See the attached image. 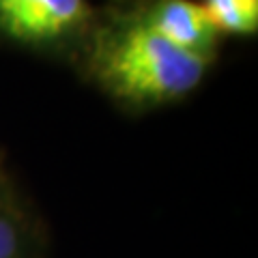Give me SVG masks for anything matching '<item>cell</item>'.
Returning a JSON list of instances; mask_svg holds the SVG:
<instances>
[{
    "label": "cell",
    "mask_w": 258,
    "mask_h": 258,
    "mask_svg": "<svg viewBox=\"0 0 258 258\" xmlns=\"http://www.w3.org/2000/svg\"><path fill=\"white\" fill-rule=\"evenodd\" d=\"M142 18L159 37L179 50L205 58L213 56L217 30L203 5L194 0H155Z\"/></svg>",
    "instance_id": "cell-3"
},
{
    "label": "cell",
    "mask_w": 258,
    "mask_h": 258,
    "mask_svg": "<svg viewBox=\"0 0 258 258\" xmlns=\"http://www.w3.org/2000/svg\"><path fill=\"white\" fill-rule=\"evenodd\" d=\"M0 258H28L26 228L9 211H0Z\"/></svg>",
    "instance_id": "cell-5"
},
{
    "label": "cell",
    "mask_w": 258,
    "mask_h": 258,
    "mask_svg": "<svg viewBox=\"0 0 258 258\" xmlns=\"http://www.w3.org/2000/svg\"><path fill=\"white\" fill-rule=\"evenodd\" d=\"M203 9L217 32L254 35L258 30V0H205Z\"/></svg>",
    "instance_id": "cell-4"
},
{
    "label": "cell",
    "mask_w": 258,
    "mask_h": 258,
    "mask_svg": "<svg viewBox=\"0 0 258 258\" xmlns=\"http://www.w3.org/2000/svg\"><path fill=\"white\" fill-rule=\"evenodd\" d=\"M86 0H0V32L26 45H50L86 26Z\"/></svg>",
    "instance_id": "cell-2"
},
{
    "label": "cell",
    "mask_w": 258,
    "mask_h": 258,
    "mask_svg": "<svg viewBox=\"0 0 258 258\" xmlns=\"http://www.w3.org/2000/svg\"><path fill=\"white\" fill-rule=\"evenodd\" d=\"M209 60L168 43L142 15L103 28L88 56L97 82L116 99L138 108L185 97L200 84Z\"/></svg>",
    "instance_id": "cell-1"
}]
</instances>
